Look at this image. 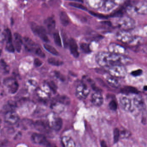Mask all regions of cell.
Segmentation results:
<instances>
[{"instance_id":"6da1fadb","label":"cell","mask_w":147,"mask_h":147,"mask_svg":"<svg viewBox=\"0 0 147 147\" xmlns=\"http://www.w3.org/2000/svg\"><path fill=\"white\" fill-rule=\"evenodd\" d=\"M97 62L100 66L110 67L115 65H124L133 62L132 59L125 56L117 55L110 53H99L96 57Z\"/></svg>"},{"instance_id":"7a4b0ae2","label":"cell","mask_w":147,"mask_h":147,"mask_svg":"<svg viewBox=\"0 0 147 147\" xmlns=\"http://www.w3.org/2000/svg\"><path fill=\"white\" fill-rule=\"evenodd\" d=\"M118 26L120 28L124 31H129L134 28L135 22L130 17H122L118 22Z\"/></svg>"},{"instance_id":"3957f363","label":"cell","mask_w":147,"mask_h":147,"mask_svg":"<svg viewBox=\"0 0 147 147\" xmlns=\"http://www.w3.org/2000/svg\"><path fill=\"white\" fill-rule=\"evenodd\" d=\"M47 123L49 128L59 131L61 129L63 124L62 119L54 114H51L48 116Z\"/></svg>"},{"instance_id":"277c9868","label":"cell","mask_w":147,"mask_h":147,"mask_svg":"<svg viewBox=\"0 0 147 147\" xmlns=\"http://www.w3.org/2000/svg\"><path fill=\"white\" fill-rule=\"evenodd\" d=\"M31 29L35 35L39 36L45 42H49V38L47 35L46 31L43 27L39 26L35 22H32L31 24Z\"/></svg>"},{"instance_id":"5b68a950","label":"cell","mask_w":147,"mask_h":147,"mask_svg":"<svg viewBox=\"0 0 147 147\" xmlns=\"http://www.w3.org/2000/svg\"><path fill=\"white\" fill-rule=\"evenodd\" d=\"M108 71L110 76L114 78H124L127 75V71L123 65H115L109 67Z\"/></svg>"},{"instance_id":"8992f818","label":"cell","mask_w":147,"mask_h":147,"mask_svg":"<svg viewBox=\"0 0 147 147\" xmlns=\"http://www.w3.org/2000/svg\"><path fill=\"white\" fill-rule=\"evenodd\" d=\"M89 93V88L85 84H79L76 88V95L79 99H85Z\"/></svg>"},{"instance_id":"52a82bcc","label":"cell","mask_w":147,"mask_h":147,"mask_svg":"<svg viewBox=\"0 0 147 147\" xmlns=\"http://www.w3.org/2000/svg\"><path fill=\"white\" fill-rule=\"evenodd\" d=\"M117 40L125 44H129L132 42L133 37L128 31L121 30L118 32L116 35Z\"/></svg>"},{"instance_id":"ba28073f","label":"cell","mask_w":147,"mask_h":147,"mask_svg":"<svg viewBox=\"0 0 147 147\" xmlns=\"http://www.w3.org/2000/svg\"><path fill=\"white\" fill-rule=\"evenodd\" d=\"M108 50L110 53L122 56H125L128 53L125 47L115 43L110 44L109 45Z\"/></svg>"},{"instance_id":"9c48e42d","label":"cell","mask_w":147,"mask_h":147,"mask_svg":"<svg viewBox=\"0 0 147 147\" xmlns=\"http://www.w3.org/2000/svg\"><path fill=\"white\" fill-rule=\"evenodd\" d=\"M3 84L9 88L11 94H14L19 88V84L14 79L12 78H7L3 80Z\"/></svg>"},{"instance_id":"30bf717a","label":"cell","mask_w":147,"mask_h":147,"mask_svg":"<svg viewBox=\"0 0 147 147\" xmlns=\"http://www.w3.org/2000/svg\"><path fill=\"white\" fill-rule=\"evenodd\" d=\"M19 120L18 115L14 111H8L4 116V121L7 123L10 124H14L17 123Z\"/></svg>"},{"instance_id":"8fae6325","label":"cell","mask_w":147,"mask_h":147,"mask_svg":"<svg viewBox=\"0 0 147 147\" xmlns=\"http://www.w3.org/2000/svg\"><path fill=\"white\" fill-rule=\"evenodd\" d=\"M32 141L36 144L47 146L48 144V142L46 137L41 134L34 133L31 136Z\"/></svg>"},{"instance_id":"7c38bea8","label":"cell","mask_w":147,"mask_h":147,"mask_svg":"<svg viewBox=\"0 0 147 147\" xmlns=\"http://www.w3.org/2000/svg\"><path fill=\"white\" fill-rule=\"evenodd\" d=\"M120 103L121 107L125 111H131L132 108V103L131 99L127 96H122L120 98Z\"/></svg>"},{"instance_id":"4fadbf2b","label":"cell","mask_w":147,"mask_h":147,"mask_svg":"<svg viewBox=\"0 0 147 147\" xmlns=\"http://www.w3.org/2000/svg\"><path fill=\"white\" fill-rule=\"evenodd\" d=\"M147 7L146 3L143 2L137 3L134 6H133V9L135 13L142 15L146 14Z\"/></svg>"},{"instance_id":"5bb4252c","label":"cell","mask_w":147,"mask_h":147,"mask_svg":"<svg viewBox=\"0 0 147 147\" xmlns=\"http://www.w3.org/2000/svg\"><path fill=\"white\" fill-rule=\"evenodd\" d=\"M91 101L95 106H100L102 105L104 99L102 95L100 92L97 91L91 96Z\"/></svg>"},{"instance_id":"9a60e30c","label":"cell","mask_w":147,"mask_h":147,"mask_svg":"<svg viewBox=\"0 0 147 147\" xmlns=\"http://www.w3.org/2000/svg\"><path fill=\"white\" fill-rule=\"evenodd\" d=\"M68 43L71 53L74 57H78L79 56V53L78 50L77 45L75 40L73 38L70 39Z\"/></svg>"},{"instance_id":"2e32d148","label":"cell","mask_w":147,"mask_h":147,"mask_svg":"<svg viewBox=\"0 0 147 147\" xmlns=\"http://www.w3.org/2000/svg\"><path fill=\"white\" fill-rule=\"evenodd\" d=\"M105 0H86L87 5L91 8L98 9L102 7Z\"/></svg>"},{"instance_id":"e0dca14e","label":"cell","mask_w":147,"mask_h":147,"mask_svg":"<svg viewBox=\"0 0 147 147\" xmlns=\"http://www.w3.org/2000/svg\"><path fill=\"white\" fill-rule=\"evenodd\" d=\"M25 47L29 51L35 52L38 47L32 40L27 37L24 38Z\"/></svg>"},{"instance_id":"ac0fdd59","label":"cell","mask_w":147,"mask_h":147,"mask_svg":"<svg viewBox=\"0 0 147 147\" xmlns=\"http://www.w3.org/2000/svg\"><path fill=\"white\" fill-rule=\"evenodd\" d=\"M14 47L18 52H20L21 50L22 45V40L21 36L19 34L16 33L14 34Z\"/></svg>"},{"instance_id":"d6986e66","label":"cell","mask_w":147,"mask_h":147,"mask_svg":"<svg viewBox=\"0 0 147 147\" xmlns=\"http://www.w3.org/2000/svg\"><path fill=\"white\" fill-rule=\"evenodd\" d=\"M61 142L64 147H75L76 144L74 140L68 136H64L61 139Z\"/></svg>"},{"instance_id":"ffe728a7","label":"cell","mask_w":147,"mask_h":147,"mask_svg":"<svg viewBox=\"0 0 147 147\" xmlns=\"http://www.w3.org/2000/svg\"><path fill=\"white\" fill-rule=\"evenodd\" d=\"M45 24L49 32H52L55 29L56 22L55 20L52 17H48L45 20Z\"/></svg>"},{"instance_id":"44dd1931","label":"cell","mask_w":147,"mask_h":147,"mask_svg":"<svg viewBox=\"0 0 147 147\" xmlns=\"http://www.w3.org/2000/svg\"><path fill=\"white\" fill-rule=\"evenodd\" d=\"M133 103L140 110H144L146 109V104L144 99L140 96H136L133 99Z\"/></svg>"},{"instance_id":"7402d4cb","label":"cell","mask_w":147,"mask_h":147,"mask_svg":"<svg viewBox=\"0 0 147 147\" xmlns=\"http://www.w3.org/2000/svg\"><path fill=\"white\" fill-rule=\"evenodd\" d=\"M34 126L36 129L41 132H45L47 130V128H49L47 123H45L41 121H36L34 123Z\"/></svg>"},{"instance_id":"603a6c76","label":"cell","mask_w":147,"mask_h":147,"mask_svg":"<svg viewBox=\"0 0 147 147\" xmlns=\"http://www.w3.org/2000/svg\"><path fill=\"white\" fill-rule=\"evenodd\" d=\"M116 6L113 0H105L102 7H104V11L109 12L114 9Z\"/></svg>"},{"instance_id":"cb8c5ba5","label":"cell","mask_w":147,"mask_h":147,"mask_svg":"<svg viewBox=\"0 0 147 147\" xmlns=\"http://www.w3.org/2000/svg\"><path fill=\"white\" fill-rule=\"evenodd\" d=\"M60 19L61 24L65 26H68L70 23V18L66 12H61L60 13Z\"/></svg>"},{"instance_id":"d4e9b609","label":"cell","mask_w":147,"mask_h":147,"mask_svg":"<svg viewBox=\"0 0 147 147\" xmlns=\"http://www.w3.org/2000/svg\"><path fill=\"white\" fill-rule=\"evenodd\" d=\"M107 82L111 86L113 87H118L120 86V84L116 78L110 76L108 77L107 78Z\"/></svg>"},{"instance_id":"484cf974","label":"cell","mask_w":147,"mask_h":147,"mask_svg":"<svg viewBox=\"0 0 147 147\" xmlns=\"http://www.w3.org/2000/svg\"><path fill=\"white\" fill-rule=\"evenodd\" d=\"M121 92L124 94H128V93H133V94H138L139 91L135 87L132 86H126L121 90Z\"/></svg>"},{"instance_id":"4316f807","label":"cell","mask_w":147,"mask_h":147,"mask_svg":"<svg viewBox=\"0 0 147 147\" xmlns=\"http://www.w3.org/2000/svg\"><path fill=\"white\" fill-rule=\"evenodd\" d=\"M4 38L7 41L6 45H12V36L11 32L9 28H7L4 33Z\"/></svg>"},{"instance_id":"83f0119b","label":"cell","mask_w":147,"mask_h":147,"mask_svg":"<svg viewBox=\"0 0 147 147\" xmlns=\"http://www.w3.org/2000/svg\"><path fill=\"white\" fill-rule=\"evenodd\" d=\"M44 47L45 49L49 52L50 53L53 55H55V56H58L59 55V53L56 50L54 47L50 45H48V44H44Z\"/></svg>"},{"instance_id":"f1b7e54d","label":"cell","mask_w":147,"mask_h":147,"mask_svg":"<svg viewBox=\"0 0 147 147\" xmlns=\"http://www.w3.org/2000/svg\"><path fill=\"white\" fill-rule=\"evenodd\" d=\"M48 62L49 64L54 66H60L63 64L62 61L54 58H51L48 59Z\"/></svg>"},{"instance_id":"f546056e","label":"cell","mask_w":147,"mask_h":147,"mask_svg":"<svg viewBox=\"0 0 147 147\" xmlns=\"http://www.w3.org/2000/svg\"><path fill=\"white\" fill-rule=\"evenodd\" d=\"M54 39L55 44L59 47H61L62 43H61V38L58 32H55L54 34Z\"/></svg>"},{"instance_id":"4dcf8cb0","label":"cell","mask_w":147,"mask_h":147,"mask_svg":"<svg viewBox=\"0 0 147 147\" xmlns=\"http://www.w3.org/2000/svg\"><path fill=\"white\" fill-rule=\"evenodd\" d=\"M123 9H117L113 12L111 15V17H123Z\"/></svg>"},{"instance_id":"1f68e13d","label":"cell","mask_w":147,"mask_h":147,"mask_svg":"<svg viewBox=\"0 0 147 147\" xmlns=\"http://www.w3.org/2000/svg\"><path fill=\"white\" fill-rule=\"evenodd\" d=\"M69 5L71 6L80 9H83V10H86L87 8L83 5H82L81 3H70Z\"/></svg>"},{"instance_id":"d6a6232c","label":"cell","mask_w":147,"mask_h":147,"mask_svg":"<svg viewBox=\"0 0 147 147\" xmlns=\"http://www.w3.org/2000/svg\"><path fill=\"white\" fill-rule=\"evenodd\" d=\"M80 47L85 53H89L91 52L89 46L88 44H86V43H82L80 45Z\"/></svg>"},{"instance_id":"836d02e7","label":"cell","mask_w":147,"mask_h":147,"mask_svg":"<svg viewBox=\"0 0 147 147\" xmlns=\"http://www.w3.org/2000/svg\"><path fill=\"white\" fill-rule=\"evenodd\" d=\"M59 102L63 104L68 105L70 103V100L69 98L65 96H63L60 98Z\"/></svg>"},{"instance_id":"e575fe53","label":"cell","mask_w":147,"mask_h":147,"mask_svg":"<svg viewBox=\"0 0 147 147\" xmlns=\"http://www.w3.org/2000/svg\"><path fill=\"white\" fill-rule=\"evenodd\" d=\"M114 141L115 142H117L119 140L120 136V131L118 129L116 128L114 130Z\"/></svg>"},{"instance_id":"d590c367","label":"cell","mask_w":147,"mask_h":147,"mask_svg":"<svg viewBox=\"0 0 147 147\" xmlns=\"http://www.w3.org/2000/svg\"><path fill=\"white\" fill-rule=\"evenodd\" d=\"M109 106L110 109L113 111H116L117 108V103L115 101L113 100L110 102Z\"/></svg>"},{"instance_id":"8d00e7d4","label":"cell","mask_w":147,"mask_h":147,"mask_svg":"<svg viewBox=\"0 0 147 147\" xmlns=\"http://www.w3.org/2000/svg\"><path fill=\"white\" fill-rule=\"evenodd\" d=\"M90 13L92 15L94 16H96V17H98L100 19H107L108 17L102 14L98 13H95V12H92V11H90Z\"/></svg>"},{"instance_id":"74e56055","label":"cell","mask_w":147,"mask_h":147,"mask_svg":"<svg viewBox=\"0 0 147 147\" xmlns=\"http://www.w3.org/2000/svg\"><path fill=\"white\" fill-rule=\"evenodd\" d=\"M35 52V54H37L38 56H39L41 57L44 58L45 57V53L42 52L41 49L39 47L36 49Z\"/></svg>"},{"instance_id":"f35d334b","label":"cell","mask_w":147,"mask_h":147,"mask_svg":"<svg viewBox=\"0 0 147 147\" xmlns=\"http://www.w3.org/2000/svg\"><path fill=\"white\" fill-rule=\"evenodd\" d=\"M48 86H49L51 90L54 92H56L57 90V86L55 84V83L53 81H51L48 83Z\"/></svg>"},{"instance_id":"ab89813d","label":"cell","mask_w":147,"mask_h":147,"mask_svg":"<svg viewBox=\"0 0 147 147\" xmlns=\"http://www.w3.org/2000/svg\"><path fill=\"white\" fill-rule=\"evenodd\" d=\"M142 73V71L141 69H139L133 71L131 73V74L133 76H135V77H136V76H140Z\"/></svg>"},{"instance_id":"60d3db41","label":"cell","mask_w":147,"mask_h":147,"mask_svg":"<svg viewBox=\"0 0 147 147\" xmlns=\"http://www.w3.org/2000/svg\"><path fill=\"white\" fill-rule=\"evenodd\" d=\"M34 65L36 67H40L42 65V63L39 59L36 58L35 59L34 61Z\"/></svg>"},{"instance_id":"b9f144b4","label":"cell","mask_w":147,"mask_h":147,"mask_svg":"<svg viewBox=\"0 0 147 147\" xmlns=\"http://www.w3.org/2000/svg\"><path fill=\"white\" fill-rule=\"evenodd\" d=\"M0 66H1V68L3 69H5L7 68V65H6V63L4 62V60L2 59L1 61H0Z\"/></svg>"},{"instance_id":"7bdbcfd3","label":"cell","mask_w":147,"mask_h":147,"mask_svg":"<svg viewBox=\"0 0 147 147\" xmlns=\"http://www.w3.org/2000/svg\"><path fill=\"white\" fill-rule=\"evenodd\" d=\"M113 1L116 4V5H117L123 3L125 0H113Z\"/></svg>"},{"instance_id":"ee69618b","label":"cell","mask_w":147,"mask_h":147,"mask_svg":"<svg viewBox=\"0 0 147 147\" xmlns=\"http://www.w3.org/2000/svg\"><path fill=\"white\" fill-rule=\"evenodd\" d=\"M101 145H102V147H107V145H106V143L104 142V141H102L101 143Z\"/></svg>"},{"instance_id":"f6af8a7d","label":"cell","mask_w":147,"mask_h":147,"mask_svg":"<svg viewBox=\"0 0 147 147\" xmlns=\"http://www.w3.org/2000/svg\"><path fill=\"white\" fill-rule=\"evenodd\" d=\"M71 1H76L79 2L83 3V0H71Z\"/></svg>"},{"instance_id":"bcb514c9","label":"cell","mask_w":147,"mask_h":147,"mask_svg":"<svg viewBox=\"0 0 147 147\" xmlns=\"http://www.w3.org/2000/svg\"><path fill=\"white\" fill-rule=\"evenodd\" d=\"M2 53V50L1 49H0V57H1V55Z\"/></svg>"},{"instance_id":"7dc6e473","label":"cell","mask_w":147,"mask_h":147,"mask_svg":"<svg viewBox=\"0 0 147 147\" xmlns=\"http://www.w3.org/2000/svg\"><path fill=\"white\" fill-rule=\"evenodd\" d=\"M147 86H145V87H144V90H147Z\"/></svg>"}]
</instances>
